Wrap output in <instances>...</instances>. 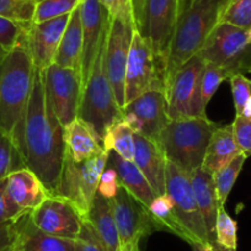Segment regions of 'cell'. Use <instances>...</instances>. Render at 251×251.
Returning a JSON list of instances; mask_svg holds the SVG:
<instances>
[{
    "instance_id": "b9f144b4",
    "label": "cell",
    "mask_w": 251,
    "mask_h": 251,
    "mask_svg": "<svg viewBox=\"0 0 251 251\" xmlns=\"http://www.w3.org/2000/svg\"><path fill=\"white\" fill-rule=\"evenodd\" d=\"M120 188V180H118L116 170L113 168H111V166H106V169L103 170L102 175L100 177L98 194H100L105 199L112 200L117 196Z\"/></svg>"
},
{
    "instance_id": "836d02e7",
    "label": "cell",
    "mask_w": 251,
    "mask_h": 251,
    "mask_svg": "<svg viewBox=\"0 0 251 251\" xmlns=\"http://www.w3.org/2000/svg\"><path fill=\"white\" fill-rule=\"evenodd\" d=\"M214 236L217 243L223 248L230 251H236L238 249V223L229 216L224 206L219 207L218 209Z\"/></svg>"
},
{
    "instance_id": "ee69618b",
    "label": "cell",
    "mask_w": 251,
    "mask_h": 251,
    "mask_svg": "<svg viewBox=\"0 0 251 251\" xmlns=\"http://www.w3.org/2000/svg\"><path fill=\"white\" fill-rule=\"evenodd\" d=\"M99 1L108 11L110 18H113V16L118 15V14H133L131 0H99Z\"/></svg>"
},
{
    "instance_id": "bcb514c9",
    "label": "cell",
    "mask_w": 251,
    "mask_h": 251,
    "mask_svg": "<svg viewBox=\"0 0 251 251\" xmlns=\"http://www.w3.org/2000/svg\"><path fill=\"white\" fill-rule=\"evenodd\" d=\"M132 3V11H133V19L134 25H136V30L138 31L139 26L142 23V15H143V8L146 0H131Z\"/></svg>"
},
{
    "instance_id": "7bdbcfd3",
    "label": "cell",
    "mask_w": 251,
    "mask_h": 251,
    "mask_svg": "<svg viewBox=\"0 0 251 251\" xmlns=\"http://www.w3.org/2000/svg\"><path fill=\"white\" fill-rule=\"evenodd\" d=\"M19 221L0 226V251H13L19 240Z\"/></svg>"
},
{
    "instance_id": "e575fe53",
    "label": "cell",
    "mask_w": 251,
    "mask_h": 251,
    "mask_svg": "<svg viewBox=\"0 0 251 251\" xmlns=\"http://www.w3.org/2000/svg\"><path fill=\"white\" fill-rule=\"evenodd\" d=\"M219 23L230 24L243 30L251 27V0H228L219 16Z\"/></svg>"
},
{
    "instance_id": "4fadbf2b",
    "label": "cell",
    "mask_w": 251,
    "mask_h": 251,
    "mask_svg": "<svg viewBox=\"0 0 251 251\" xmlns=\"http://www.w3.org/2000/svg\"><path fill=\"white\" fill-rule=\"evenodd\" d=\"M45 88L53 111L63 127L78 117L81 99V73L71 68L50 64L42 71Z\"/></svg>"
},
{
    "instance_id": "484cf974",
    "label": "cell",
    "mask_w": 251,
    "mask_h": 251,
    "mask_svg": "<svg viewBox=\"0 0 251 251\" xmlns=\"http://www.w3.org/2000/svg\"><path fill=\"white\" fill-rule=\"evenodd\" d=\"M18 251H74V240L57 238L38 230L30 219V213L19 219Z\"/></svg>"
},
{
    "instance_id": "4316f807",
    "label": "cell",
    "mask_w": 251,
    "mask_h": 251,
    "mask_svg": "<svg viewBox=\"0 0 251 251\" xmlns=\"http://www.w3.org/2000/svg\"><path fill=\"white\" fill-rule=\"evenodd\" d=\"M86 219L93 226L96 235L99 236L106 250L120 251V239L110 200L96 192Z\"/></svg>"
},
{
    "instance_id": "9a60e30c",
    "label": "cell",
    "mask_w": 251,
    "mask_h": 251,
    "mask_svg": "<svg viewBox=\"0 0 251 251\" xmlns=\"http://www.w3.org/2000/svg\"><path fill=\"white\" fill-rule=\"evenodd\" d=\"M33 226L42 233L75 240L84 218L72 202L60 196H48L30 213Z\"/></svg>"
},
{
    "instance_id": "277c9868",
    "label": "cell",
    "mask_w": 251,
    "mask_h": 251,
    "mask_svg": "<svg viewBox=\"0 0 251 251\" xmlns=\"http://www.w3.org/2000/svg\"><path fill=\"white\" fill-rule=\"evenodd\" d=\"M217 127L218 123L207 116L170 120L156 143L165 154L166 160L190 174L202 168L209 139Z\"/></svg>"
},
{
    "instance_id": "6da1fadb",
    "label": "cell",
    "mask_w": 251,
    "mask_h": 251,
    "mask_svg": "<svg viewBox=\"0 0 251 251\" xmlns=\"http://www.w3.org/2000/svg\"><path fill=\"white\" fill-rule=\"evenodd\" d=\"M13 139L25 168L37 175L50 196H57L66 159L64 127L48 99L42 71L36 69L30 101Z\"/></svg>"
},
{
    "instance_id": "f1b7e54d",
    "label": "cell",
    "mask_w": 251,
    "mask_h": 251,
    "mask_svg": "<svg viewBox=\"0 0 251 251\" xmlns=\"http://www.w3.org/2000/svg\"><path fill=\"white\" fill-rule=\"evenodd\" d=\"M103 148L127 161H134V132L125 120L111 125L103 136Z\"/></svg>"
},
{
    "instance_id": "7402d4cb",
    "label": "cell",
    "mask_w": 251,
    "mask_h": 251,
    "mask_svg": "<svg viewBox=\"0 0 251 251\" xmlns=\"http://www.w3.org/2000/svg\"><path fill=\"white\" fill-rule=\"evenodd\" d=\"M107 166H111L116 170L121 187L125 188L144 208L148 209L149 204L155 199L156 195L134 161L125 160L115 151H111Z\"/></svg>"
},
{
    "instance_id": "7dc6e473",
    "label": "cell",
    "mask_w": 251,
    "mask_h": 251,
    "mask_svg": "<svg viewBox=\"0 0 251 251\" xmlns=\"http://www.w3.org/2000/svg\"><path fill=\"white\" fill-rule=\"evenodd\" d=\"M239 116H243V117H246V118H251V96L248 99L246 103L244 105L243 111H241V113Z\"/></svg>"
},
{
    "instance_id": "74e56055",
    "label": "cell",
    "mask_w": 251,
    "mask_h": 251,
    "mask_svg": "<svg viewBox=\"0 0 251 251\" xmlns=\"http://www.w3.org/2000/svg\"><path fill=\"white\" fill-rule=\"evenodd\" d=\"M229 81H230L235 113L236 116H239L248 99L251 96V79L246 78L244 74H234L229 78Z\"/></svg>"
},
{
    "instance_id": "ab89813d",
    "label": "cell",
    "mask_w": 251,
    "mask_h": 251,
    "mask_svg": "<svg viewBox=\"0 0 251 251\" xmlns=\"http://www.w3.org/2000/svg\"><path fill=\"white\" fill-rule=\"evenodd\" d=\"M234 137L241 153L251 155V118L235 116L233 122Z\"/></svg>"
},
{
    "instance_id": "ac0fdd59",
    "label": "cell",
    "mask_w": 251,
    "mask_h": 251,
    "mask_svg": "<svg viewBox=\"0 0 251 251\" xmlns=\"http://www.w3.org/2000/svg\"><path fill=\"white\" fill-rule=\"evenodd\" d=\"M123 112H129L137 116L142 123L139 136L154 142L158 141L161 131L170 121L168 98L166 94L160 90H151L142 94L127 103L123 108Z\"/></svg>"
},
{
    "instance_id": "44dd1931",
    "label": "cell",
    "mask_w": 251,
    "mask_h": 251,
    "mask_svg": "<svg viewBox=\"0 0 251 251\" xmlns=\"http://www.w3.org/2000/svg\"><path fill=\"white\" fill-rule=\"evenodd\" d=\"M66 154L76 163H83L105 151L101 137L93 126L76 117L64 127Z\"/></svg>"
},
{
    "instance_id": "f35d334b",
    "label": "cell",
    "mask_w": 251,
    "mask_h": 251,
    "mask_svg": "<svg viewBox=\"0 0 251 251\" xmlns=\"http://www.w3.org/2000/svg\"><path fill=\"white\" fill-rule=\"evenodd\" d=\"M74 251H107L88 219L83 221L80 233L74 240Z\"/></svg>"
},
{
    "instance_id": "c3c4849f",
    "label": "cell",
    "mask_w": 251,
    "mask_h": 251,
    "mask_svg": "<svg viewBox=\"0 0 251 251\" xmlns=\"http://www.w3.org/2000/svg\"><path fill=\"white\" fill-rule=\"evenodd\" d=\"M6 53H8V50H4V48L1 47V46H0V62H1V59H3L4 57H5Z\"/></svg>"
},
{
    "instance_id": "60d3db41",
    "label": "cell",
    "mask_w": 251,
    "mask_h": 251,
    "mask_svg": "<svg viewBox=\"0 0 251 251\" xmlns=\"http://www.w3.org/2000/svg\"><path fill=\"white\" fill-rule=\"evenodd\" d=\"M26 214L28 213H24L23 211H20L9 199L8 192H6V178L0 181V226L19 221L21 217Z\"/></svg>"
},
{
    "instance_id": "5b68a950",
    "label": "cell",
    "mask_w": 251,
    "mask_h": 251,
    "mask_svg": "<svg viewBox=\"0 0 251 251\" xmlns=\"http://www.w3.org/2000/svg\"><path fill=\"white\" fill-rule=\"evenodd\" d=\"M106 45L107 37L103 40L91 68L90 75L83 86L78 112V117L90 123L101 139H103L106 129L111 125L123 120V111L116 102L112 86L106 72Z\"/></svg>"
},
{
    "instance_id": "8992f818",
    "label": "cell",
    "mask_w": 251,
    "mask_h": 251,
    "mask_svg": "<svg viewBox=\"0 0 251 251\" xmlns=\"http://www.w3.org/2000/svg\"><path fill=\"white\" fill-rule=\"evenodd\" d=\"M108 156L110 151L105 149L94 158L76 163L66 154L57 196L72 202L84 219L88 217L96 196L100 177L107 166Z\"/></svg>"
},
{
    "instance_id": "9c48e42d",
    "label": "cell",
    "mask_w": 251,
    "mask_h": 251,
    "mask_svg": "<svg viewBox=\"0 0 251 251\" xmlns=\"http://www.w3.org/2000/svg\"><path fill=\"white\" fill-rule=\"evenodd\" d=\"M160 90L166 94L164 67L146 38L134 31L126 71V105L142 94Z\"/></svg>"
},
{
    "instance_id": "5bb4252c",
    "label": "cell",
    "mask_w": 251,
    "mask_h": 251,
    "mask_svg": "<svg viewBox=\"0 0 251 251\" xmlns=\"http://www.w3.org/2000/svg\"><path fill=\"white\" fill-rule=\"evenodd\" d=\"M110 202L117 226L120 251H139L142 239L156 231L148 211L123 187Z\"/></svg>"
},
{
    "instance_id": "603a6c76",
    "label": "cell",
    "mask_w": 251,
    "mask_h": 251,
    "mask_svg": "<svg viewBox=\"0 0 251 251\" xmlns=\"http://www.w3.org/2000/svg\"><path fill=\"white\" fill-rule=\"evenodd\" d=\"M240 154L241 151L234 137L233 123L218 126L209 139L202 168L214 175Z\"/></svg>"
},
{
    "instance_id": "30bf717a",
    "label": "cell",
    "mask_w": 251,
    "mask_h": 251,
    "mask_svg": "<svg viewBox=\"0 0 251 251\" xmlns=\"http://www.w3.org/2000/svg\"><path fill=\"white\" fill-rule=\"evenodd\" d=\"M134 31L136 25L132 13L118 14L110 18L105 66L116 102L122 111L126 106V71Z\"/></svg>"
},
{
    "instance_id": "e0dca14e",
    "label": "cell",
    "mask_w": 251,
    "mask_h": 251,
    "mask_svg": "<svg viewBox=\"0 0 251 251\" xmlns=\"http://www.w3.org/2000/svg\"><path fill=\"white\" fill-rule=\"evenodd\" d=\"M69 18L71 15H63L43 23H32L27 35V48L36 69L46 71L54 63Z\"/></svg>"
},
{
    "instance_id": "ba28073f",
    "label": "cell",
    "mask_w": 251,
    "mask_h": 251,
    "mask_svg": "<svg viewBox=\"0 0 251 251\" xmlns=\"http://www.w3.org/2000/svg\"><path fill=\"white\" fill-rule=\"evenodd\" d=\"M165 194L170 197L175 216L190 236V245L211 241L195 197L190 174L171 161L166 163Z\"/></svg>"
},
{
    "instance_id": "83f0119b",
    "label": "cell",
    "mask_w": 251,
    "mask_h": 251,
    "mask_svg": "<svg viewBox=\"0 0 251 251\" xmlns=\"http://www.w3.org/2000/svg\"><path fill=\"white\" fill-rule=\"evenodd\" d=\"M147 211H148L149 216H151V221H153L156 231H170V233L175 234V235H177L182 240L187 241L188 244L191 243L190 236L187 235L185 229L182 228V226L178 222L177 217L175 216L173 202H171L170 197L168 195L164 194L160 195V196H155V199L151 201Z\"/></svg>"
},
{
    "instance_id": "52a82bcc",
    "label": "cell",
    "mask_w": 251,
    "mask_h": 251,
    "mask_svg": "<svg viewBox=\"0 0 251 251\" xmlns=\"http://www.w3.org/2000/svg\"><path fill=\"white\" fill-rule=\"evenodd\" d=\"M197 54L229 75L251 73V42L246 30L218 23Z\"/></svg>"
},
{
    "instance_id": "7a4b0ae2",
    "label": "cell",
    "mask_w": 251,
    "mask_h": 251,
    "mask_svg": "<svg viewBox=\"0 0 251 251\" xmlns=\"http://www.w3.org/2000/svg\"><path fill=\"white\" fill-rule=\"evenodd\" d=\"M228 0H182L165 66V88L175 72L206 43Z\"/></svg>"
},
{
    "instance_id": "8fae6325",
    "label": "cell",
    "mask_w": 251,
    "mask_h": 251,
    "mask_svg": "<svg viewBox=\"0 0 251 251\" xmlns=\"http://www.w3.org/2000/svg\"><path fill=\"white\" fill-rule=\"evenodd\" d=\"M182 0H146L138 32L151 45L154 54L164 67L170 50Z\"/></svg>"
},
{
    "instance_id": "7c38bea8",
    "label": "cell",
    "mask_w": 251,
    "mask_h": 251,
    "mask_svg": "<svg viewBox=\"0 0 251 251\" xmlns=\"http://www.w3.org/2000/svg\"><path fill=\"white\" fill-rule=\"evenodd\" d=\"M206 62L199 54L194 55L175 72L166 88L169 117H203L200 98V80Z\"/></svg>"
},
{
    "instance_id": "d590c367",
    "label": "cell",
    "mask_w": 251,
    "mask_h": 251,
    "mask_svg": "<svg viewBox=\"0 0 251 251\" xmlns=\"http://www.w3.org/2000/svg\"><path fill=\"white\" fill-rule=\"evenodd\" d=\"M31 25L32 23L21 24L0 16V46L9 52L20 43L26 42Z\"/></svg>"
},
{
    "instance_id": "2e32d148",
    "label": "cell",
    "mask_w": 251,
    "mask_h": 251,
    "mask_svg": "<svg viewBox=\"0 0 251 251\" xmlns=\"http://www.w3.org/2000/svg\"><path fill=\"white\" fill-rule=\"evenodd\" d=\"M80 18L81 27H83L81 85L84 86L90 75L99 50L103 40L107 37L110 15L99 0H81Z\"/></svg>"
},
{
    "instance_id": "4dcf8cb0",
    "label": "cell",
    "mask_w": 251,
    "mask_h": 251,
    "mask_svg": "<svg viewBox=\"0 0 251 251\" xmlns=\"http://www.w3.org/2000/svg\"><path fill=\"white\" fill-rule=\"evenodd\" d=\"M229 78L230 75L224 69L211 64V63H206L201 74V80H200V98H201L202 110L204 112H206L209 101L217 93L221 84L223 81L229 80Z\"/></svg>"
},
{
    "instance_id": "f6af8a7d",
    "label": "cell",
    "mask_w": 251,
    "mask_h": 251,
    "mask_svg": "<svg viewBox=\"0 0 251 251\" xmlns=\"http://www.w3.org/2000/svg\"><path fill=\"white\" fill-rule=\"evenodd\" d=\"M191 246L192 251H230L219 245L216 240L207 241V243H195Z\"/></svg>"
},
{
    "instance_id": "d6a6232c",
    "label": "cell",
    "mask_w": 251,
    "mask_h": 251,
    "mask_svg": "<svg viewBox=\"0 0 251 251\" xmlns=\"http://www.w3.org/2000/svg\"><path fill=\"white\" fill-rule=\"evenodd\" d=\"M81 0H37L33 24L52 20L63 15H71Z\"/></svg>"
},
{
    "instance_id": "f907efd6",
    "label": "cell",
    "mask_w": 251,
    "mask_h": 251,
    "mask_svg": "<svg viewBox=\"0 0 251 251\" xmlns=\"http://www.w3.org/2000/svg\"><path fill=\"white\" fill-rule=\"evenodd\" d=\"M13 251H18V249H16V248H15V249H14V250H13Z\"/></svg>"
},
{
    "instance_id": "681fc988",
    "label": "cell",
    "mask_w": 251,
    "mask_h": 251,
    "mask_svg": "<svg viewBox=\"0 0 251 251\" xmlns=\"http://www.w3.org/2000/svg\"><path fill=\"white\" fill-rule=\"evenodd\" d=\"M246 33H248V38H249V41H250V42H251V27H250V28H248V30H246Z\"/></svg>"
},
{
    "instance_id": "ffe728a7",
    "label": "cell",
    "mask_w": 251,
    "mask_h": 251,
    "mask_svg": "<svg viewBox=\"0 0 251 251\" xmlns=\"http://www.w3.org/2000/svg\"><path fill=\"white\" fill-rule=\"evenodd\" d=\"M165 154L156 142L134 134V164L148 180L156 196L165 194Z\"/></svg>"
},
{
    "instance_id": "d6986e66",
    "label": "cell",
    "mask_w": 251,
    "mask_h": 251,
    "mask_svg": "<svg viewBox=\"0 0 251 251\" xmlns=\"http://www.w3.org/2000/svg\"><path fill=\"white\" fill-rule=\"evenodd\" d=\"M6 192L11 202L24 213H31L50 196L42 181L27 168L13 171L6 177Z\"/></svg>"
},
{
    "instance_id": "8d00e7d4",
    "label": "cell",
    "mask_w": 251,
    "mask_h": 251,
    "mask_svg": "<svg viewBox=\"0 0 251 251\" xmlns=\"http://www.w3.org/2000/svg\"><path fill=\"white\" fill-rule=\"evenodd\" d=\"M37 0H0V16L21 24L33 23Z\"/></svg>"
},
{
    "instance_id": "d4e9b609",
    "label": "cell",
    "mask_w": 251,
    "mask_h": 251,
    "mask_svg": "<svg viewBox=\"0 0 251 251\" xmlns=\"http://www.w3.org/2000/svg\"><path fill=\"white\" fill-rule=\"evenodd\" d=\"M81 55H83V27H81L80 5L71 14L68 25L60 40L55 55L54 64L79 71L81 73Z\"/></svg>"
},
{
    "instance_id": "1f68e13d",
    "label": "cell",
    "mask_w": 251,
    "mask_h": 251,
    "mask_svg": "<svg viewBox=\"0 0 251 251\" xmlns=\"http://www.w3.org/2000/svg\"><path fill=\"white\" fill-rule=\"evenodd\" d=\"M23 168L25 165L13 137L0 131V181Z\"/></svg>"
},
{
    "instance_id": "cb8c5ba5",
    "label": "cell",
    "mask_w": 251,
    "mask_h": 251,
    "mask_svg": "<svg viewBox=\"0 0 251 251\" xmlns=\"http://www.w3.org/2000/svg\"><path fill=\"white\" fill-rule=\"evenodd\" d=\"M191 185L194 194L199 204L200 212L202 214L204 224L207 226L209 236L212 240H216L214 236V226H216L217 214L219 209V202L217 199L216 186L213 182V175L203 168H199L190 173Z\"/></svg>"
},
{
    "instance_id": "3957f363",
    "label": "cell",
    "mask_w": 251,
    "mask_h": 251,
    "mask_svg": "<svg viewBox=\"0 0 251 251\" xmlns=\"http://www.w3.org/2000/svg\"><path fill=\"white\" fill-rule=\"evenodd\" d=\"M35 73L27 41L9 50L0 62V131L11 137L27 108Z\"/></svg>"
},
{
    "instance_id": "f546056e",
    "label": "cell",
    "mask_w": 251,
    "mask_h": 251,
    "mask_svg": "<svg viewBox=\"0 0 251 251\" xmlns=\"http://www.w3.org/2000/svg\"><path fill=\"white\" fill-rule=\"evenodd\" d=\"M246 159H248V155L241 153L234 160H231L228 165L224 166L223 169L217 171L213 175V182L214 186H216L217 199H218L219 206L221 207L226 204V200H228L229 195H230L231 190H233L234 185H235L236 178H238Z\"/></svg>"
}]
</instances>
